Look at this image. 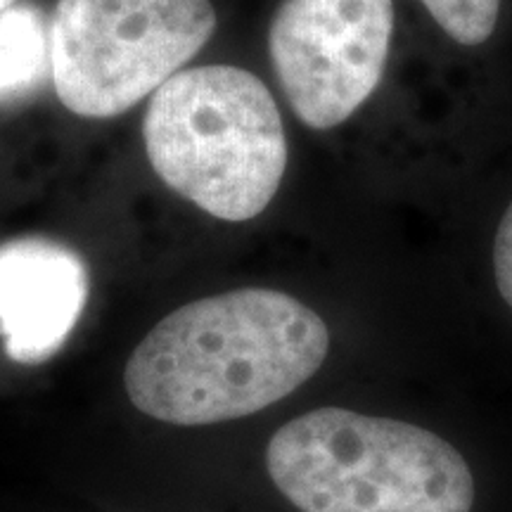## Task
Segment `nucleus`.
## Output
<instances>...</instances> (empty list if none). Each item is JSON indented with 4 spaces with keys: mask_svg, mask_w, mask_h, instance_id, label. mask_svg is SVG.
I'll list each match as a JSON object with an SVG mask.
<instances>
[{
    "mask_svg": "<svg viewBox=\"0 0 512 512\" xmlns=\"http://www.w3.org/2000/svg\"><path fill=\"white\" fill-rule=\"evenodd\" d=\"M328 351V325L316 311L285 292L245 287L159 320L128 358L124 387L150 418L214 425L297 392Z\"/></svg>",
    "mask_w": 512,
    "mask_h": 512,
    "instance_id": "nucleus-1",
    "label": "nucleus"
},
{
    "mask_svg": "<svg viewBox=\"0 0 512 512\" xmlns=\"http://www.w3.org/2000/svg\"><path fill=\"white\" fill-rule=\"evenodd\" d=\"M273 484L299 512H472L475 477L446 439L411 422L318 408L266 448Z\"/></svg>",
    "mask_w": 512,
    "mask_h": 512,
    "instance_id": "nucleus-2",
    "label": "nucleus"
},
{
    "mask_svg": "<svg viewBox=\"0 0 512 512\" xmlns=\"http://www.w3.org/2000/svg\"><path fill=\"white\" fill-rule=\"evenodd\" d=\"M143 140L155 174L221 221L259 216L285 176L278 102L240 67L207 64L171 76L150 95Z\"/></svg>",
    "mask_w": 512,
    "mask_h": 512,
    "instance_id": "nucleus-3",
    "label": "nucleus"
},
{
    "mask_svg": "<svg viewBox=\"0 0 512 512\" xmlns=\"http://www.w3.org/2000/svg\"><path fill=\"white\" fill-rule=\"evenodd\" d=\"M214 31L209 0H57L50 81L76 117H119L181 72Z\"/></svg>",
    "mask_w": 512,
    "mask_h": 512,
    "instance_id": "nucleus-4",
    "label": "nucleus"
},
{
    "mask_svg": "<svg viewBox=\"0 0 512 512\" xmlns=\"http://www.w3.org/2000/svg\"><path fill=\"white\" fill-rule=\"evenodd\" d=\"M394 0H283L268 53L287 102L316 131L344 124L382 81Z\"/></svg>",
    "mask_w": 512,
    "mask_h": 512,
    "instance_id": "nucleus-5",
    "label": "nucleus"
},
{
    "mask_svg": "<svg viewBox=\"0 0 512 512\" xmlns=\"http://www.w3.org/2000/svg\"><path fill=\"white\" fill-rule=\"evenodd\" d=\"M91 294L76 249L29 235L0 245V337L15 363L38 366L67 344Z\"/></svg>",
    "mask_w": 512,
    "mask_h": 512,
    "instance_id": "nucleus-6",
    "label": "nucleus"
},
{
    "mask_svg": "<svg viewBox=\"0 0 512 512\" xmlns=\"http://www.w3.org/2000/svg\"><path fill=\"white\" fill-rule=\"evenodd\" d=\"M50 79V24L41 8L15 3L0 12V105L31 98Z\"/></svg>",
    "mask_w": 512,
    "mask_h": 512,
    "instance_id": "nucleus-7",
    "label": "nucleus"
},
{
    "mask_svg": "<svg viewBox=\"0 0 512 512\" xmlns=\"http://www.w3.org/2000/svg\"><path fill=\"white\" fill-rule=\"evenodd\" d=\"M434 22L460 46H479L494 34L501 0H422Z\"/></svg>",
    "mask_w": 512,
    "mask_h": 512,
    "instance_id": "nucleus-8",
    "label": "nucleus"
},
{
    "mask_svg": "<svg viewBox=\"0 0 512 512\" xmlns=\"http://www.w3.org/2000/svg\"><path fill=\"white\" fill-rule=\"evenodd\" d=\"M494 273L498 292L512 309V204L505 211L494 242Z\"/></svg>",
    "mask_w": 512,
    "mask_h": 512,
    "instance_id": "nucleus-9",
    "label": "nucleus"
},
{
    "mask_svg": "<svg viewBox=\"0 0 512 512\" xmlns=\"http://www.w3.org/2000/svg\"><path fill=\"white\" fill-rule=\"evenodd\" d=\"M15 3H17V0H0V12L12 8V5H15Z\"/></svg>",
    "mask_w": 512,
    "mask_h": 512,
    "instance_id": "nucleus-10",
    "label": "nucleus"
}]
</instances>
